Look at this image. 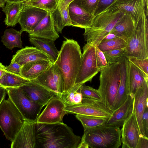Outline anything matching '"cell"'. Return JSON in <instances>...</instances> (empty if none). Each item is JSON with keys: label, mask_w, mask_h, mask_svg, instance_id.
I'll return each mask as SVG.
<instances>
[{"label": "cell", "mask_w": 148, "mask_h": 148, "mask_svg": "<svg viewBox=\"0 0 148 148\" xmlns=\"http://www.w3.org/2000/svg\"><path fill=\"white\" fill-rule=\"evenodd\" d=\"M36 139L38 148H77L81 141V137L62 122L37 123Z\"/></svg>", "instance_id": "1"}, {"label": "cell", "mask_w": 148, "mask_h": 148, "mask_svg": "<svg viewBox=\"0 0 148 148\" xmlns=\"http://www.w3.org/2000/svg\"><path fill=\"white\" fill-rule=\"evenodd\" d=\"M82 56L80 47L78 42L73 39L66 38L54 63L62 75V94L68 92L75 85Z\"/></svg>", "instance_id": "2"}, {"label": "cell", "mask_w": 148, "mask_h": 148, "mask_svg": "<svg viewBox=\"0 0 148 148\" xmlns=\"http://www.w3.org/2000/svg\"><path fill=\"white\" fill-rule=\"evenodd\" d=\"M84 131L77 148H118L121 145L120 127L104 125Z\"/></svg>", "instance_id": "3"}, {"label": "cell", "mask_w": 148, "mask_h": 148, "mask_svg": "<svg viewBox=\"0 0 148 148\" xmlns=\"http://www.w3.org/2000/svg\"><path fill=\"white\" fill-rule=\"evenodd\" d=\"M125 14L107 9L94 16L90 27L85 29L83 34L86 43L98 47Z\"/></svg>", "instance_id": "4"}, {"label": "cell", "mask_w": 148, "mask_h": 148, "mask_svg": "<svg viewBox=\"0 0 148 148\" xmlns=\"http://www.w3.org/2000/svg\"><path fill=\"white\" fill-rule=\"evenodd\" d=\"M98 90L105 106L112 111L120 80L119 61L101 70Z\"/></svg>", "instance_id": "5"}, {"label": "cell", "mask_w": 148, "mask_h": 148, "mask_svg": "<svg viewBox=\"0 0 148 148\" xmlns=\"http://www.w3.org/2000/svg\"><path fill=\"white\" fill-rule=\"evenodd\" d=\"M124 56L148 58V25L145 12L135 21L134 29L125 48Z\"/></svg>", "instance_id": "6"}, {"label": "cell", "mask_w": 148, "mask_h": 148, "mask_svg": "<svg viewBox=\"0 0 148 148\" xmlns=\"http://www.w3.org/2000/svg\"><path fill=\"white\" fill-rule=\"evenodd\" d=\"M24 119L10 99L0 105V128L6 138L12 142L21 127Z\"/></svg>", "instance_id": "7"}, {"label": "cell", "mask_w": 148, "mask_h": 148, "mask_svg": "<svg viewBox=\"0 0 148 148\" xmlns=\"http://www.w3.org/2000/svg\"><path fill=\"white\" fill-rule=\"evenodd\" d=\"M10 99L24 120L36 121L43 106L29 99L20 87L5 88Z\"/></svg>", "instance_id": "8"}, {"label": "cell", "mask_w": 148, "mask_h": 148, "mask_svg": "<svg viewBox=\"0 0 148 148\" xmlns=\"http://www.w3.org/2000/svg\"><path fill=\"white\" fill-rule=\"evenodd\" d=\"M83 50L75 85H83L87 82H91L93 78L100 71L97 65L95 47L86 43Z\"/></svg>", "instance_id": "9"}, {"label": "cell", "mask_w": 148, "mask_h": 148, "mask_svg": "<svg viewBox=\"0 0 148 148\" xmlns=\"http://www.w3.org/2000/svg\"><path fill=\"white\" fill-rule=\"evenodd\" d=\"M68 113L109 119L112 111L106 107L101 100L84 97L78 105L66 106Z\"/></svg>", "instance_id": "10"}, {"label": "cell", "mask_w": 148, "mask_h": 148, "mask_svg": "<svg viewBox=\"0 0 148 148\" xmlns=\"http://www.w3.org/2000/svg\"><path fill=\"white\" fill-rule=\"evenodd\" d=\"M36 121L24 120L21 128L11 148H38L36 139Z\"/></svg>", "instance_id": "11"}, {"label": "cell", "mask_w": 148, "mask_h": 148, "mask_svg": "<svg viewBox=\"0 0 148 148\" xmlns=\"http://www.w3.org/2000/svg\"><path fill=\"white\" fill-rule=\"evenodd\" d=\"M65 105L60 96H56L47 104L37 120V123H53L62 122L64 116L68 113Z\"/></svg>", "instance_id": "12"}, {"label": "cell", "mask_w": 148, "mask_h": 148, "mask_svg": "<svg viewBox=\"0 0 148 148\" xmlns=\"http://www.w3.org/2000/svg\"><path fill=\"white\" fill-rule=\"evenodd\" d=\"M39 84L60 97L62 94V79L61 73L54 63H52L36 78L31 80Z\"/></svg>", "instance_id": "13"}, {"label": "cell", "mask_w": 148, "mask_h": 148, "mask_svg": "<svg viewBox=\"0 0 148 148\" xmlns=\"http://www.w3.org/2000/svg\"><path fill=\"white\" fill-rule=\"evenodd\" d=\"M47 13L46 10L36 7L24 6L18 22L21 27V31L30 33Z\"/></svg>", "instance_id": "14"}, {"label": "cell", "mask_w": 148, "mask_h": 148, "mask_svg": "<svg viewBox=\"0 0 148 148\" xmlns=\"http://www.w3.org/2000/svg\"><path fill=\"white\" fill-rule=\"evenodd\" d=\"M146 107L148 108V80L145 79L142 85L137 90L134 97L133 111L140 137H146L143 128L142 118Z\"/></svg>", "instance_id": "15"}, {"label": "cell", "mask_w": 148, "mask_h": 148, "mask_svg": "<svg viewBox=\"0 0 148 148\" xmlns=\"http://www.w3.org/2000/svg\"><path fill=\"white\" fill-rule=\"evenodd\" d=\"M20 87L29 99L43 106L53 98L59 96L32 81Z\"/></svg>", "instance_id": "16"}, {"label": "cell", "mask_w": 148, "mask_h": 148, "mask_svg": "<svg viewBox=\"0 0 148 148\" xmlns=\"http://www.w3.org/2000/svg\"><path fill=\"white\" fill-rule=\"evenodd\" d=\"M121 130L122 148H136L140 137L134 112L124 122Z\"/></svg>", "instance_id": "17"}, {"label": "cell", "mask_w": 148, "mask_h": 148, "mask_svg": "<svg viewBox=\"0 0 148 148\" xmlns=\"http://www.w3.org/2000/svg\"><path fill=\"white\" fill-rule=\"evenodd\" d=\"M68 10L72 26L85 29L90 27L94 16L82 8L77 0L69 4Z\"/></svg>", "instance_id": "18"}, {"label": "cell", "mask_w": 148, "mask_h": 148, "mask_svg": "<svg viewBox=\"0 0 148 148\" xmlns=\"http://www.w3.org/2000/svg\"><path fill=\"white\" fill-rule=\"evenodd\" d=\"M145 7L144 0H117L107 9L130 14L136 21L145 12Z\"/></svg>", "instance_id": "19"}, {"label": "cell", "mask_w": 148, "mask_h": 148, "mask_svg": "<svg viewBox=\"0 0 148 148\" xmlns=\"http://www.w3.org/2000/svg\"><path fill=\"white\" fill-rule=\"evenodd\" d=\"M45 60L53 63L51 58L45 53L36 47L26 46L16 52L13 56L11 62H15L22 66L35 61Z\"/></svg>", "instance_id": "20"}, {"label": "cell", "mask_w": 148, "mask_h": 148, "mask_svg": "<svg viewBox=\"0 0 148 148\" xmlns=\"http://www.w3.org/2000/svg\"><path fill=\"white\" fill-rule=\"evenodd\" d=\"M29 36L48 39L55 41L59 37L50 13L40 22Z\"/></svg>", "instance_id": "21"}, {"label": "cell", "mask_w": 148, "mask_h": 148, "mask_svg": "<svg viewBox=\"0 0 148 148\" xmlns=\"http://www.w3.org/2000/svg\"><path fill=\"white\" fill-rule=\"evenodd\" d=\"M134 98L128 95L124 102L119 108L112 111L105 125L120 127H122L126 120L133 110Z\"/></svg>", "instance_id": "22"}, {"label": "cell", "mask_w": 148, "mask_h": 148, "mask_svg": "<svg viewBox=\"0 0 148 148\" xmlns=\"http://www.w3.org/2000/svg\"><path fill=\"white\" fill-rule=\"evenodd\" d=\"M68 6L63 0H59L53 10L50 13L57 32L61 33L66 26L72 25Z\"/></svg>", "instance_id": "23"}, {"label": "cell", "mask_w": 148, "mask_h": 148, "mask_svg": "<svg viewBox=\"0 0 148 148\" xmlns=\"http://www.w3.org/2000/svg\"><path fill=\"white\" fill-rule=\"evenodd\" d=\"M127 57L123 56L118 61L120 64V80L112 111L121 106L126 100L128 96L127 95Z\"/></svg>", "instance_id": "24"}, {"label": "cell", "mask_w": 148, "mask_h": 148, "mask_svg": "<svg viewBox=\"0 0 148 148\" xmlns=\"http://www.w3.org/2000/svg\"><path fill=\"white\" fill-rule=\"evenodd\" d=\"M135 21L131 15L125 13L116 23L110 32L127 41L134 29Z\"/></svg>", "instance_id": "25"}, {"label": "cell", "mask_w": 148, "mask_h": 148, "mask_svg": "<svg viewBox=\"0 0 148 148\" xmlns=\"http://www.w3.org/2000/svg\"><path fill=\"white\" fill-rule=\"evenodd\" d=\"M45 60H40L27 63L22 66L21 76L30 81L36 78L52 63Z\"/></svg>", "instance_id": "26"}, {"label": "cell", "mask_w": 148, "mask_h": 148, "mask_svg": "<svg viewBox=\"0 0 148 148\" xmlns=\"http://www.w3.org/2000/svg\"><path fill=\"white\" fill-rule=\"evenodd\" d=\"M127 69V95L134 98L137 90L142 85L145 80L147 79L128 60Z\"/></svg>", "instance_id": "27"}, {"label": "cell", "mask_w": 148, "mask_h": 148, "mask_svg": "<svg viewBox=\"0 0 148 148\" xmlns=\"http://www.w3.org/2000/svg\"><path fill=\"white\" fill-rule=\"evenodd\" d=\"M29 37L31 43L47 55L54 63L59 52L55 46V41L46 38L33 36Z\"/></svg>", "instance_id": "28"}, {"label": "cell", "mask_w": 148, "mask_h": 148, "mask_svg": "<svg viewBox=\"0 0 148 148\" xmlns=\"http://www.w3.org/2000/svg\"><path fill=\"white\" fill-rule=\"evenodd\" d=\"M24 5L22 3L7 2L2 8L5 18L4 21L7 26H14L18 23L20 15Z\"/></svg>", "instance_id": "29"}, {"label": "cell", "mask_w": 148, "mask_h": 148, "mask_svg": "<svg viewBox=\"0 0 148 148\" xmlns=\"http://www.w3.org/2000/svg\"><path fill=\"white\" fill-rule=\"evenodd\" d=\"M22 32L13 28L6 29L1 37V41L6 47L10 50L14 47L22 48L21 35Z\"/></svg>", "instance_id": "30"}, {"label": "cell", "mask_w": 148, "mask_h": 148, "mask_svg": "<svg viewBox=\"0 0 148 148\" xmlns=\"http://www.w3.org/2000/svg\"><path fill=\"white\" fill-rule=\"evenodd\" d=\"M30 81L21 76L6 71L0 79V85L4 88H18Z\"/></svg>", "instance_id": "31"}, {"label": "cell", "mask_w": 148, "mask_h": 148, "mask_svg": "<svg viewBox=\"0 0 148 148\" xmlns=\"http://www.w3.org/2000/svg\"><path fill=\"white\" fill-rule=\"evenodd\" d=\"M82 85L75 84L68 92L61 95L60 97L66 106L78 105L82 103L83 96L79 89Z\"/></svg>", "instance_id": "32"}, {"label": "cell", "mask_w": 148, "mask_h": 148, "mask_svg": "<svg viewBox=\"0 0 148 148\" xmlns=\"http://www.w3.org/2000/svg\"><path fill=\"white\" fill-rule=\"evenodd\" d=\"M75 117L82 125L84 129L93 128L103 126L108 119L76 114Z\"/></svg>", "instance_id": "33"}, {"label": "cell", "mask_w": 148, "mask_h": 148, "mask_svg": "<svg viewBox=\"0 0 148 148\" xmlns=\"http://www.w3.org/2000/svg\"><path fill=\"white\" fill-rule=\"evenodd\" d=\"M127 45V41L121 37L106 40H102L98 47L102 51L125 48Z\"/></svg>", "instance_id": "34"}, {"label": "cell", "mask_w": 148, "mask_h": 148, "mask_svg": "<svg viewBox=\"0 0 148 148\" xmlns=\"http://www.w3.org/2000/svg\"><path fill=\"white\" fill-rule=\"evenodd\" d=\"M59 0H28L23 3L24 5L36 7L51 13L55 8Z\"/></svg>", "instance_id": "35"}, {"label": "cell", "mask_w": 148, "mask_h": 148, "mask_svg": "<svg viewBox=\"0 0 148 148\" xmlns=\"http://www.w3.org/2000/svg\"><path fill=\"white\" fill-rule=\"evenodd\" d=\"M127 58L145 78L148 79V58L140 59L130 57Z\"/></svg>", "instance_id": "36"}, {"label": "cell", "mask_w": 148, "mask_h": 148, "mask_svg": "<svg viewBox=\"0 0 148 148\" xmlns=\"http://www.w3.org/2000/svg\"><path fill=\"white\" fill-rule=\"evenodd\" d=\"M125 48L110 50L103 52L109 65L118 62L124 56Z\"/></svg>", "instance_id": "37"}, {"label": "cell", "mask_w": 148, "mask_h": 148, "mask_svg": "<svg viewBox=\"0 0 148 148\" xmlns=\"http://www.w3.org/2000/svg\"><path fill=\"white\" fill-rule=\"evenodd\" d=\"M79 91L83 97L101 100L98 90L90 86L83 85L80 87Z\"/></svg>", "instance_id": "38"}, {"label": "cell", "mask_w": 148, "mask_h": 148, "mask_svg": "<svg viewBox=\"0 0 148 148\" xmlns=\"http://www.w3.org/2000/svg\"><path fill=\"white\" fill-rule=\"evenodd\" d=\"M81 7L90 14L93 15L99 0H77Z\"/></svg>", "instance_id": "39"}, {"label": "cell", "mask_w": 148, "mask_h": 148, "mask_svg": "<svg viewBox=\"0 0 148 148\" xmlns=\"http://www.w3.org/2000/svg\"><path fill=\"white\" fill-rule=\"evenodd\" d=\"M95 49L97 66L100 71L102 69L108 66L109 65L103 52L99 49L98 47H95Z\"/></svg>", "instance_id": "40"}, {"label": "cell", "mask_w": 148, "mask_h": 148, "mask_svg": "<svg viewBox=\"0 0 148 148\" xmlns=\"http://www.w3.org/2000/svg\"><path fill=\"white\" fill-rule=\"evenodd\" d=\"M117 0H99L95 11V16L107 9Z\"/></svg>", "instance_id": "41"}, {"label": "cell", "mask_w": 148, "mask_h": 148, "mask_svg": "<svg viewBox=\"0 0 148 148\" xmlns=\"http://www.w3.org/2000/svg\"><path fill=\"white\" fill-rule=\"evenodd\" d=\"M21 66L15 62H11L8 66H6V71L11 73L21 76Z\"/></svg>", "instance_id": "42"}, {"label": "cell", "mask_w": 148, "mask_h": 148, "mask_svg": "<svg viewBox=\"0 0 148 148\" xmlns=\"http://www.w3.org/2000/svg\"><path fill=\"white\" fill-rule=\"evenodd\" d=\"M142 126L145 136L148 138V108L146 107L142 118Z\"/></svg>", "instance_id": "43"}, {"label": "cell", "mask_w": 148, "mask_h": 148, "mask_svg": "<svg viewBox=\"0 0 148 148\" xmlns=\"http://www.w3.org/2000/svg\"><path fill=\"white\" fill-rule=\"evenodd\" d=\"M136 148H148V138L140 137Z\"/></svg>", "instance_id": "44"}, {"label": "cell", "mask_w": 148, "mask_h": 148, "mask_svg": "<svg viewBox=\"0 0 148 148\" xmlns=\"http://www.w3.org/2000/svg\"><path fill=\"white\" fill-rule=\"evenodd\" d=\"M7 93V91L5 88L0 85V105L5 99Z\"/></svg>", "instance_id": "45"}, {"label": "cell", "mask_w": 148, "mask_h": 148, "mask_svg": "<svg viewBox=\"0 0 148 148\" xmlns=\"http://www.w3.org/2000/svg\"><path fill=\"white\" fill-rule=\"evenodd\" d=\"M118 37H119L116 35L110 32L103 38L102 40H112Z\"/></svg>", "instance_id": "46"}, {"label": "cell", "mask_w": 148, "mask_h": 148, "mask_svg": "<svg viewBox=\"0 0 148 148\" xmlns=\"http://www.w3.org/2000/svg\"><path fill=\"white\" fill-rule=\"evenodd\" d=\"M6 66L0 63V79L6 71Z\"/></svg>", "instance_id": "47"}, {"label": "cell", "mask_w": 148, "mask_h": 148, "mask_svg": "<svg viewBox=\"0 0 148 148\" xmlns=\"http://www.w3.org/2000/svg\"><path fill=\"white\" fill-rule=\"evenodd\" d=\"M27 0H7V2H10L23 3Z\"/></svg>", "instance_id": "48"}, {"label": "cell", "mask_w": 148, "mask_h": 148, "mask_svg": "<svg viewBox=\"0 0 148 148\" xmlns=\"http://www.w3.org/2000/svg\"><path fill=\"white\" fill-rule=\"evenodd\" d=\"M68 5H69V4L74 0H63Z\"/></svg>", "instance_id": "49"}, {"label": "cell", "mask_w": 148, "mask_h": 148, "mask_svg": "<svg viewBox=\"0 0 148 148\" xmlns=\"http://www.w3.org/2000/svg\"><path fill=\"white\" fill-rule=\"evenodd\" d=\"M5 5V3H3L0 0V7L2 8Z\"/></svg>", "instance_id": "50"}, {"label": "cell", "mask_w": 148, "mask_h": 148, "mask_svg": "<svg viewBox=\"0 0 148 148\" xmlns=\"http://www.w3.org/2000/svg\"><path fill=\"white\" fill-rule=\"evenodd\" d=\"M145 5V8H147V7H148V0H144Z\"/></svg>", "instance_id": "51"}, {"label": "cell", "mask_w": 148, "mask_h": 148, "mask_svg": "<svg viewBox=\"0 0 148 148\" xmlns=\"http://www.w3.org/2000/svg\"><path fill=\"white\" fill-rule=\"evenodd\" d=\"M1 0L3 3H6V2H7V0Z\"/></svg>", "instance_id": "52"}]
</instances>
